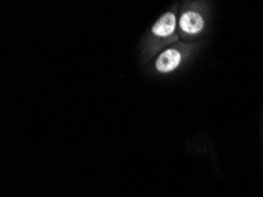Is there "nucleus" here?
Returning a JSON list of instances; mask_svg holds the SVG:
<instances>
[{"label":"nucleus","mask_w":263,"mask_h":197,"mask_svg":"<svg viewBox=\"0 0 263 197\" xmlns=\"http://www.w3.org/2000/svg\"><path fill=\"white\" fill-rule=\"evenodd\" d=\"M203 18L196 12H186L179 20V26L186 33H197L203 29Z\"/></svg>","instance_id":"obj_2"},{"label":"nucleus","mask_w":263,"mask_h":197,"mask_svg":"<svg viewBox=\"0 0 263 197\" xmlns=\"http://www.w3.org/2000/svg\"><path fill=\"white\" fill-rule=\"evenodd\" d=\"M181 62V55L176 50H166L159 56L156 67L159 72H170L176 69Z\"/></svg>","instance_id":"obj_1"},{"label":"nucleus","mask_w":263,"mask_h":197,"mask_svg":"<svg viewBox=\"0 0 263 197\" xmlns=\"http://www.w3.org/2000/svg\"><path fill=\"white\" fill-rule=\"evenodd\" d=\"M176 26V18L173 13H166L155 24L153 32L159 37H168L173 33Z\"/></svg>","instance_id":"obj_3"}]
</instances>
